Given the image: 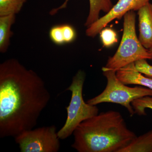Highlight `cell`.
I'll return each instance as SVG.
<instances>
[{"instance_id": "11", "label": "cell", "mask_w": 152, "mask_h": 152, "mask_svg": "<svg viewBox=\"0 0 152 152\" xmlns=\"http://www.w3.org/2000/svg\"><path fill=\"white\" fill-rule=\"evenodd\" d=\"M16 15L0 16V52L4 53L10 45V39L13 35L11 27L15 21Z\"/></svg>"}, {"instance_id": "13", "label": "cell", "mask_w": 152, "mask_h": 152, "mask_svg": "<svg viewBox=\"0 0 152 152\" xmlns=\"http://www.w3.org/2000/svg\"><path fill=\"white\" fill-rule=\"evenodd\" d=\"M26 0H0V16L18 13Z\"/></svg>"}, {"instance_id": "12", "label": "cell", "mask_w": 152, "mask_h": 152, "mask_svg": "<svg viewBox=\"0 0 152 152\" xmlns=\"http://www.w3.org/2000/svg\"><path fill=\"white\" fill-rule=\"evenodd\" d=\"M120 152H152V130L136 137Z\"/></svg>"}, {"instance_id": "16", "label": "cell", "mask_w": 152, "mask_h": 152, "mask_svg": "<svg viewBox=\"0 0 152 152\" xmlns=\"http://www.w3.org/2000/svg\"><path fill=\"white\" fill-rule=\"evenodd\" d=\"M49 37L52 42L57 45L65 44L62 25H56L52 27L49 31Z\"/></svg>"}, {"instance_id": "4", "label": "cell", "mask_w": 152, "mask_h": 152, "mask_svg": "<svg viewBox=\"0 0 152 152\" xmlns=\"http://www.w3.org/2000/svg\"><path fill=\"white\" fill-rule=\"evenodd\" d=\"M85 79L84 72L79 70L66 89L71 92L72 96L69 105L66 107L67 113L66 122L58 132L60 140L67 138L73 134L76 128L82 122L99 114L96 105L86 103L84 100L83 91Z\"/></svg>"}, {"instance_id": "18", "label": "cell", "mask_w": 152, "mask_h": 152, "mask_svg": "<svg viewBox=\"0 0 152 152\" xmlns=\"http://www.w3.org/2000/svg\"><path fill=\"white\" fill-rule=\"evenodd\" d=\"M147 60H139L135 62L136 69L141 73L152 78V66L149 64Z\"/></svg>"}, {"instance_id": "3", "label": "cell", "mask_w": 152, "mask_h": 152, "mask_svg": "<svg viewBox=\"0 0 152 152\" xmlns=\"http://www.w3.org/2000/svg\"><path fill=\"white\" fill-rule=\"evenodd\" d=\"M136 15L131 11L124 16L122 38L118 48L113 56L110 57L102 69L117 71L139 60H152V55L142 45L136 31Z\"/></svg>"}, {"instance_id": "5", "label": "cell", "mask_w": 152, "mask_h": 152, "mask_svg": "<svg viewBox=\"0 0 152 152\" xmlns=\"http://www.w3.org/2000/svg\"><path fill=\"white\" fill-rule=\"evenodd\" d=\"M103 73L107 80V84L102 92L87 102L97 105L103 103L119 104L127 110L131 116L135 114L132 105L133 101L146 96H152V90L142 86L130 87L123 83L116 75V71L102 69Z\"/></svg>"}, {"instance_id": "1", "label": "cell", "mask_w": 152, "mask_h": 152, "mask_svg": "<svg viewBox=\"0 0 152 152\" xmlns=\"http://www.w3.org/2000/svg\"><path fill=\"white\" fill-rule=\"evenodd\" d=\"M51 96L37 73L15 58L0 64V138L15 137L37 125Z\"/></svg>"}, {"instance_id": "15", "label": "cell", "mask_w": 152, "mask_h": 152, "mask_svg": "<svg viewBox=\"0 0 152 152\" xmlns=\"http://www.w3.org/2000/svg\"><path fill=\"white\" fill-rule=\"evenodd\" d=\"M100 38L102 45L106 48H110L118 42L116 32L110 28H105L99 33Z\"/></svg>"}, {"instance_id": "19", "label": "cell", "mask_w": 152, "mask_h": 152, "mask_svg": "<svg viewBox=\"0 0 152 152\" xmlns=\"http://www.w3.org/2000/svg\"><path fill=\"white\" fill-rule=\"evenodd\" d=\"M149 50L150 53H151L152 55V47L151 49H149Z\"/></svg>"}, {"instance_id": "6", "label": "cell", "mask_w": 152, "mask_h": 152, "mask_svg": "<svg viewBox=\"0 0 152 152\" xmlns=\"http://www.w3.org/2000/svg\"><path fill=\"white\" fill-rule=\"evenodd\" d=\"M54 125L24 131L15 137L21 152H57L60 139Z\"/></svg>"}, {"instance_id": "17", "label": "cell", "mask_w": 152, "mask_h": 152, "mask_svg": "<svg viewBox=\"0 0 152 152\" xmlns=\"http://www.w3.org/2000/svg\"><path fill=\"white\" fill-rule=\"evenodd\" d=\"M63 35L65 44L73 42L77 38V32L73 26L68 24H62Z\"/></svg>"}, {"instance_id": "7", "label": "cell", "mask_w": 152, "mask_h": 152, "mask_svg": "<svg viewBox=\"0 0 152 152\" xmlns=\"http://www.w3.org/2000/svg\"><path fill=\"white\" fill-rule=\"evenodd\" d=\"M150 1L118 0L108 12L87 28L86 35L90 37H95L113 20L121 19L125 14L129 11H138L141 8L149 2Z\"/></svg>"}, {"instance_id": "2", "label": "cell", "mask_w": 152, "mask_h": 152, "mask_svg": "<svg viewBox=\"0 0 152 152\" xmlns=\"http://www.w3.org/2000/svg\"><path fill=\"white\" fill-rule=\"evenodd\" d=\"M72 147L78 152H120L136 137L119 112H102L82 122Z\"/></svg>"}, {"instance_id": "8", "label": "cell", "mask_w": 152, "mask_h": 152, "mask_svg": "<svg viewBox=\"0 0 152 152\" xmlns=\"http://www.w3.org/2000/svg\"><path fill=\"white\" fill-rule=\"evenodd\" d=\"M139 39L146 49L152 47V4L148 3L138 11Z\"/></svg>"}, {"instance_id": "14", "label": "cell", "mask_w": 152, "mask_h": 152, "mask_svg": "<svg viewBox=\"0 0 152 152\" xmlns=\"http://www.w3.org/2000/svg\"><path fill=\"white\" fill-rule=\"evenodd\" d=\"M132 105L135 114L139 115H146V109L152 110V96H146L134 100L132 102Z\"/></svg>"}, {"instance_id": "10", "label": "cell", "mask_w": 152, "mask_h": 152, "mask_svg": "<svg viewBox=\"0 0 152 152\" xmlns=\"http://www.w3.org/2000/svg\"><path fill=\"white\" fill-rule=\"evenodd\" d=\"M89 1L90 10L85 26L87 28L96 21L99 18V15L101 12L106 13L108 12L111 10L113 5L111 0H89ZM68 0H66L65 2L56 9L51 11L52 14H54L60 9L64 8L66 7Z\"/></svg>"}, {"instance_id": "9", "label": "cell", "mask_w": 152, "mask_h": 152, "mask_svg": "<svg viewBox=\"0 0 152 152\" xmlns=\"http://www.w3.org/2000/svg\"><path fill=\"white\" fill-rule=\"evenodd\" d=\"M119 80L125 85H136L152 90V78L137 70L135 63H132L116 71Z\"/></svg>"}]
</instances>
